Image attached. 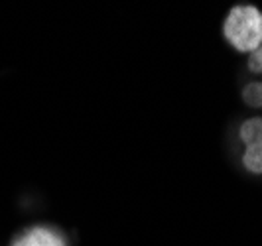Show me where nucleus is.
<instances>
[{
    "instance_id": "nucleus-4",
    "label": "nucleus",
    "mask_w": 262,
    "mask_h": 246,
    "mask_svg": "<svg viewBox=\"0 0 262 246\" xmlns=\"http://www.w3.org/2000/svg\"><path fill=\"white\" fill-rule=\"evenodd\" d=\"M243 99L249 106L262 108V83H250L243 91Z\"/></svg>"
},
{
    "instance_id": "nucleus-5",
    "label": "nucleus",
    "mask_w": 262,
    "mask_h": 246,
    "mask_svg": "<svg viewBox=\"0 0 262 246\" xmlns=\"http://www.w3.org/2000/svg\"><path fill=\"white\" fill-rule=\"evenodd\" d=\"M249 69L250 71H254V73H262V43L258 50H254V52L250 53Z\"/></svg>"
},
{
    "instance_id": "nucleus-3",
    "label": "nucleus",
    "mask_w": 262,
    "mask_h": 246,
    "mask_svg": "<svg viewBox=\"0 0 262 246\" xmlns=\"http://www.w3.org/2000/svg\"><path fill=\"white\" fill-rule=\"evenodd\" d=\"M12 246H67L63 234L52 227H32L20 234Z\"/></svg>"
},
{
    "instance_id": "nucleus-1",
    "label": "nucleus",
    "mask_w": 262,
    "mask_h": 246,
    "mask_svg": "<svg viewBox=\"0 0 262 246\" xmlns=\"http://www.w3.org/2000/svg\"><path fill=\"white\" fill-rule=\"evenodd\" d=\"M225 39L241 53H252L262 43V12L252 4H238L227 14Z\"/></svg>"
},
{
    "instance_id": "nucleus-2",
    "label": "nucleus",
    "mask_w": 262,
    "mask_h": 246,
    "mask_svg": "<svg viewBox=\"0 0 262 246\" xmlns=\"http://www.w3.org/2000/svg\"><path fill=\"white\" fill-rule=\"evenodd\" d=\"M238 138L245 144L243 166L250 173L262 175V118H249L241 124Z\"/></svg>"
}]
</instances>
